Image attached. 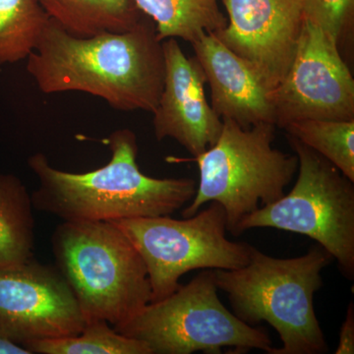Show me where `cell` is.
Masks as SVG:
<instances>
[{
    "mask_svg": "<svg viewBox=\"0 0 354 354\" xmlns=\"http://www.w3.org/2000/svg\"><path fill=\"white\" fill-rule=\"evenodd\" d=\"M27 71L44 94L80 92L120 111L153 113L164 88L162 41L150 18L131 30L77 38L48 20Z\"/></svg>",
    "mask_w": 354,
    "mask_h": 354,
    "instance_id": "obj_1",
    "label": "cell"
},
{
    "mask_svg": "<svg viewBox=\"0 0 354 354\" xmlns=\"http://www.w3.org/2000/svg\"><path fill=\"white\" fill-rule=\"evenodd\" d=\"M108 144V164L84 174L58 169L41 153L28 158L39 183L31 195L34 209L64 221H115L171 216L194 198V179L155 178L140 171L132 130H115Z\"/></svg>",
    "mask_w": 354,
    "mask_h": 354,
    "instance_id": "obj_2",
    "label": "cell"
},
{
    "mask_svg": "<svg viewBox=\"0 0 354 354\" xmlns=\"http://www.w3.org/2000/svg\"><path fill=\"white\" fill-rule=\"evenodd\" d=\"M333 260L319 244L288 259L253 246L248 264L214 270V274L235 316L251 326L264 321L277 330L283 346L269 354H322L329 346L314 309V295L322 288L323 270Z\"/></svg>",
    "mask_w": 354,
    "mask_h": 354,
    "instance_id": "obj_3",
    "label": "cell"
},
{
    "mask_svg": "<svg viewBox=\"0 0 354 354\" xmlns=\"http://www.w3.org/2000/svg\"><path fill=\"white\" fill-rule=\"evenodd\" d=\"M57 268L86 321H129L151 302L145 263L111 221H64L51 239Z\"/></svg>",
    "mask_w": 354,
    "mask_h": 354,
    "instance_id": "obj_4",
    "label": "cell"
},
{
    "mask_svg": "<svg viewBox=\"0 0 354 354\" xmlns=\"http://www.w3.org/2000/svg\"><path fill=\"white\" fill-rule=\"evenodd\" d=\"M276 125L241 127L223 120L220 137L208 150L187 158L195 162L200 181L195 196L183 209L184 218L197 213L205 204L220 203L227 215V232L260 207L285 195L298 171L297 156L272 147Z\"/></svg>",
    "mask_w": 354,
    "mask_h": 354,
    "instance_id": "obj_5",
    "label": "cell"
},
{
    "mask_svg": "<svg viewBox=\"0 0 354 354\" xmlns=\"http://www.w3.org/2000/svg\"><path fill=\"white\" fill-rule=\"evenodd\" d=\"M214 270H203L172 295L150 302L127 322L115 326L121 335L145 342L152 354L247 353L260 349L269 353V332L234 315L218 295Z\"/></svg>",
    "mask_w": 354,
    "mask_h": 354,
    "instance_id": "obj_6",
    "label": "cell"
},
{
    "mask_svg": "<svg viewBox=\"0 0 354 354\" xmlns=\"http://www.w3.org/2000/svg\"><path fill=\"white\" fill-rule=\"evenodd\" d=\"M298 158L297 183L276 202L260 207L239 223L234 235L271 227L306 235L354 279V183L315 151L286 134Z\"/></svg>",
    "mask_w": 354,
    "mask_h": 354,
    "instance_id": "obj_7",
    "label": "cell"
},
{
    "mask_svg": "<svg viewBox=\"0 0 354 354\" xmlns=\"http://www.w3.org/2000/svg\"><path fill=\"white\" fill-rule=\"evenodd\" d=\"M137 249L145 263L151 302L172 295L179 279L194 270H234L250 261L252 245L230 241L227 215L218 202L183 220L171 216L111 221Z\"/></svg>",
    "mask_w": 354,
    "mask_h": 354,
    "instance_id": "obj_8",
    "label": "cell"
},
{
    "mask_svg": "<svg viewBox=\"0 0 354 354\" xmlns=\"http://www.w3.org/2000/svg\"><path fill=\"white\" fill-rule=\"evenodd\" d=\"M276 127L301 120H354V80L339 44L305 18L285 78L271 92Z\"/></svg>",
    "mask_w": 354,
    "mask_h": 354,
    "instance_id": "obj_9",
    "label": "cell"
},
{
    "mask_svg": "<svg viewBox=\"0 0 354 354\" xmlns=\"http://www.w3.org/2000/svg\"><path fill=\"white\" fill-rule=\"evenodd\" d=\"M86 321L57 267L32 259L0 269V337L25 348L31 342L73 337Z\"/></svg>",
    "mask_w": 354,
    "mask_h": 354,
    "instance_id": "obj_10",
    "label": "cell"
},
{
    "mask_svg": "<svg viewBox=\"0 0 354 354\" xmlns=\"http://www.w3.org/2000/svg\"><path fill=\"white\" fill-rule=\"evenodd\" d=\"M227 24L216 36L270 91L290 68L305 19L302 0H221Z\"/></svg>",
    "mask_w": 354,
    "mask_h": 354,
    "instance_id": "obj_11",
    "label": "cell"
},
{
    "mask_svg": "<svg viewBox=\"0 0 354 354\" xmlns=\"http://www.w3.org/2000/svg\"><path fill=\"white\" fill-rule=\"evenodd\" d=\"M162 44L165 82L152 113L153 133L158 141L176 140L196 157L216 143L223 120L207 101L206 77L197 58L186 57L176 39Z\"/></svg>",
    "mask_w": 354,
    "mask_h": 354,
    "instance_id": "obj_12",
    "label": "cell"
},
{
    "mask_svg": "<svg viewBox=\"0 0 354 354\" xmlns=\"http://www.w3.org/2000/svg\"><path fill=\"white\" fill-rule=\"evenodd\" d=\"M192 46L211 88V106L221 120L243 128L276 125L271 91L245 60L215 34L203 35Z\"/></svg>",
    "mask_w": 354,
    "mask_h": 354,
    "instance_id": "obj_13",
    "label": "cell"
},
{
    "mask_svg": "<svg viewBox=\"0 0 354 354\" xmlns=\"http://www.w3.org/2000/svg\"><path fill=\"white\" fill-rule=\"evenodd\" d=\"M48 17L77 38L129 31L144 14L134 0H38Z\"/></svg>",
    "mask_w": 354,
    "mask_h": 354,
    "instance_id": "obj_14",
    "label": "cell"
},
{
    "mask_svg": "<svg viewBox=\"0 0 354 354\" xmlns=\"http://www.w3.org/2000/svg\"><path fill=\"white\" fill-rule=\"evenodd\" d=\"M221 0H134L139 10L155 22L160 41L181 39L192 44L203 35L216 34L227 24Z\"/></svg>",
    "mask_w": 354,
    "mask_h": 354,
    "instance_id": "obj_15",
    "label": "cell"
},
{
    "mask_svg": "<svg viewBox=\"0 0 354 354\" xmlns=\"http://www.w3.org/2000/svg\"><path fill=\"white\" fill-rule=\"evenodd\" d=\"M32 209L31 195L19 177L0 174V269L34 258Z\"/></svg>",
    "mask_w": 354,
    "mask_h": 354,
    "instance_id": "obj_16",
    "label": "cell"
},
{
    "mask_svg": "<svg viewBox=\"0 0 354 354\" xmlns=\"http://www.w3.org/2000/svg\"><path fill=\"white\" fill-rule=\"evenodd\" d=\"M48 20L38 0H0V65L27 59Z\"/></svg>",
    "mask_w": 354,
    "mask_h": 354,
    "instance_id": "obj_17",
    "label": "cell"
},
{
    "mask_svg": "<svg viewBox=\"0 0 354 354\" xmlns=\"http://www.w3.org/2000/svg\"><path fill=\"white\" fill-rule=\"evenodd\" d=\"M283 129L354 183V120H301L288 123Z\"/></svg>",
    "mask_w": 354,
    "mask_h": 354,
    "instance_id": "obj_18",
    "label": "cell"
},
{
    "mask_svg": "<svg viewBox=\"0 0 354 354\" xmlns=\"http://www.w3.org/2000/svg\"><path fill=\"white\" fill-rule=\"evenodd\" d=\"M104 320H88L80 334L25 346L31 354H152L145 342L121 335Z\"/></svg>",
    "mask_w": 354,
    "mask_h": 354,
    "instance_id": "obj_19",
    "label": "cell"
},
{
    "mask_svg": "<svg viewBox=\"0 0 354 354\" xmlns=\"http://www.w3.org/2000/svg\"><path fill=\"white\" fill-rule=\"evenodd\" d=\"M304 16L315 23L339 46L353 21L354 0H302Z\"/></svg>",
    "mask_w": 354,
    "mask_h": 354,
    "instance_id": "obj_20",
    "label": "cell"
},
{
    "mask_svg": "<svg viewBox=\"0 0 354 354\" xmlns=\"http://www.w3.org/2000/svg\"><path fill=\"white\" fill-rule=\"evenodd\" d=\"M354 353V304L351 301L348 305L346 319L342 323L339 333V346L335 354Z\"/></svg>",
    "mask_w": 354,
    "mask_h": 354,
    "instance_id": "obj_21",
    "label": "cell"
},
{
    "mask_svg": "<svg viewBox=\"0 0 354 354\" xmlns=\"http://www.w3.org/2000/svg\"><path fill=\"white\" fill-rule=\"evenodd\" d=\"M0 354H31L28 349L0 337Z\"/></svg>",
    "mask_w": 354,
    "mask_h": 354,
    "instance_id": "obj_22",
    "label": "cell"
}]
</instances>
